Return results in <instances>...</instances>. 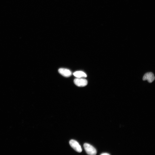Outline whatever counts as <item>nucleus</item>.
<instances>
[{
    "label": "nucleus",
    "instance_id": "39448f33",
    "mask_svg": "<svg viewBox=\"0 0 155 155\" xmlns=\"http://www.w3.org/2000/svg\"><path fill=\"white\" fill-rule=\"evenodd\" d=\"M59 73L61 75L65 77H69L72 75V73L68 69L64 68L59 69Z\"/></svg>",
    "mask_w": 155,
    "mask_h": 155
},
{
    "label": "nucleus",
    "instance_id": "f03ea898",
    "mask_svg": "<svg viewBox=\"0 0 155 155\" xmlns=\"http://www.w3.org/2000/svg\"><path fill=\"white\" fill-rule=\"evenodd\" d=\"M69 144L71 147L76 151L78 152H81L82 151L81 147L79 143L76 140H71Z\"/></svg>",
    "mask_w": 155,
    "mask_h": 155
},
{
    "label": "nucleus",
    "instance_id": "0eeeda50",
    "mask_svg": "<svg viewBox=\"0 0 155 155\" xmlns=\"http://www.w3.org/2000/svg\"><path fill=\"white\" fill-rule=\"evenodd\" d=\"M101 154V155H110V154H108V153H102Z\"/></svg>",
    "mask_w": 155,
    "mask_h": 155
},
{
    "label": "nucleus",
    "instance_id": "7ed1b4c3",
    "mask_svg": "<svg viewBox=\"0 0 155 155\" xmlns=\"http://www.w3.org/2000/svg\"><path fill=\"white\" fill-rule=\"evenodd\" d=\"M75 85L79 87H84L88 84V81L86 79L81 78L75 79L74 80Z\"/></svg>",
    "mask_w": 155,
    "mask_h": 155
},
{
    "label": "nucleus",
    "instance_id": "20e7f679",
    "mask_svg": "<svg viewBox=\"0 0 155 155\" xmlns=\"http://www.w3.org/2000/svg\"><path fill=\"white\" fill-rule=\"evenodd\" d=\"M155 79L154 74L152 73H148L145 74L143 78V80H147L150 83L153 82Z\"/></svg>",
    "mask_w": 155,
    "mask_h": 155
},
{
    "label": "nucleus",
    "instance_id": "f257e3e1",
    "mask_svg": "<svg viewBox=\"0 0 155 155\" xmlns=\"http://www.w3.org/2000/svg\"><path fill=\"white\" fill-rule=\"evenodd\" d=\"M84 147L87 153L89 155H95L97 154V151L95 148L91 145L87 143L84 144Z\"/></svg>",
    "mask_w": 155,
    "mask_h": 155
},
{
    "label": "nucleus",
    "instance_id": "423d86ee",
    "mask_svg": "<svg viewBox=\"0 0 155 155\" xmlns=\"http://www.w3.org/2000/svg\"><path fill=\"white\" fill-rule=\"evenodd\" d=\"M73 74L75 77L78 78H86L87 77L86 73L82 71H76Z\"/></svg>",
    "mask_w": 155,
    "mask_h": 155
}]
</instances>
